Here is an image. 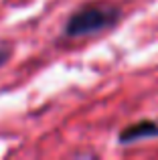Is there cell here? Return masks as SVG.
Masks as SVG:
<instances>
[{"instance_id":"6da1fadb","label":"cell","mask_w":158,"mask_h":160,"mask_svg":"<svg viewBox=\"0 0 158 160\" xmlns=\"http://www.w3.org/2000/svg\"><path fill=\"white\" fill-rule=\"evenodd\" d=\"M122 18V10L110 2H89L77 8L67 18L63 35L67 39H83V37L99 35L111 31Z\"/></svg>"},{"instance_id":"7a4b0ae2","label":"cell","mask_w":158,"mask_h":160,"mask_svg":"<svg viewBox=\"0 0 158 160\" xmlns=\"http://www.w3.org/2000/svg\"><path fill=\"white\" fill-rule=\"evenodd\" d=\"M150 138H158V120L134 122V124L126 126V128L118 134V142L122 146L136 144V142H140V140H150Z\"/></svg>"},{"instance_id":"3957f363","label":"cell","mask_w":158,"mask_h":160,"mask_svg":"<svg viewBox=\"0 0 158 160\" xmlns=\"http://www.w3.org/2000/svg\"><path fill=\"white\" fill-rule=\"evenodd\" d=\"M10 59V49H6V47H0V67L4 65V63Z\"/></svg>"}]
</instances>
